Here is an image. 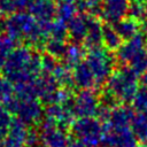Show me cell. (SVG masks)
Returning a JSON list of instances; mask_svg holds the SVG:
<instances>
[{"instance_id": "1", "label": "cell", "mask_w": 147, "mask_h": 147, "mask_svg": "<svg viewBox=\"0 0 147 147\" xmlns=\"http://www.w3.org/2000/svg\"><path fill=\"white\" fill-rule=\"evenodd\" d=\"M3 76L15 85L36 80L41 71V57L31 48L22 46L14 48L2 69Z\"/></svg>"}, {"instance_id": "2", "label": "cell", "mask_w": 147, "mask_h": 147, "mask_svg": "<svg viewBox=\"0 0 147 147\" xmlns=\"http://www.w3.org/2000/svg\"><path fill=\"white\" fill-rule=\"evenodd\" d=\"M139 76L129 67H122L113 72L106 83L105 93L113 96L117 102H132L139 90Z\"/></svg>"}, {"instance_id": "3", "label": "cell", "mask_w": 147, "mask_h": 147, "mask_svg": "<svg viewBox=\"0 0 147 147\" xmlns=\"http://www.w3.org/2000/svg\"><path fill=\"white\" fill-rule=\"evenodd\" d=\"M71 132L85 146L98 147L103 141L105 125L95 117H79L71 124Z\"/></svg>"}, {"instance_id": "4", "label": "cell", "mask_w": 147, "mask_h": 147, "mask_svg": "<svg viewBox=\"0 0 147 147\" xmlns=\"http://www.w3.org/2000/svg\"><path fill=\"white\" fill-rule=\"evenodd\" d=\"M11 114L17 116V119L25 125H36L40 122L44 109L42 105L37 98L17 95L5 106Z\"/></svg>"}, {"instance_id": "5", "label": "cell", "mask_w": 147, "mask_h": 147, "mask_svg": "<svg viewBox=\"0 0 147 147\" xmlns=\"http://www.w3.org/2000/svg\"><path fill=\"white\" fill-rule=\"evenodd\" d=\"M85 63L94 77L96 87L107 83L114 72V57L107 49L102 47L91 49L85 59Z\"/></svg>"}, {"instance_id": "6", "label": "cell", "mask_w": 147, "mask_h": 147, "mask_svg": "<svg viewBox=\"0 0 147 147\" xmlns=\"http://www.w3.org/2000/svg\"><path fill=\"white\" fill-rule=\"evenodd\" d=\"M100 106L99 96L93 90H80L72 100L74 113L79 117L98 116Z\"/></svg>"}, {"instance_id": "7", "label": "cell", "mask_w": 147, "mask_h": 147, "mask_svg": "<svg viewBox=\"0 0 147 147\" xmlns=\"http://www.w3.org/2000/svg\"><path fill=\"white\" fill-rule=\"evenodd\" d=\"M39 134L44 147H67L69 144V138L65 130L48 118H45L41 122Z\"/></svg>"}, {"instance_id": "8", "label": "cell", "mask_w": 147, "mask_h": 147, "mask_svg": "<svg viewBox=\"0 0 147 147\" xmlns=\"http://www.w3.org/2000/svg\"><path fill=\"white\" fill-rule=\"evenodd\" d=\"M103 142L107 145V147H138V140L131 127H105Z\"/></svg>"}, {"instance_id": "9", "label": "cell", "mask_w": 147, "mask_h": 147, "mask_svg": "<svg viewBox=\"0 0 147 147\" xmlns=\"http://www.w3.org/2000/svg\"><path fill=\"white\" fill-rule=\"evenodd\" d=\"M134 111L132 108L125 105H117L110 109L109 117L106 123H103L105 127L108 129H123L131 127V123L134 117Z\"/></svg>"}, {"instance_id": "10", "label": "cell", "mask_w": 147, "mask_h": 147, "mask_svg": "<svg viewBox=\"0 0 147 147\" xmlns=\"http://www.w3.org/2000/svg\"><path fill=\"white\" fill-rule=\"evenodd\" d=\"M46 118L51 119L59 126L63 127L67 125H71L74 123L75 113L72 109V103L62 105V103H53L48 105L45 110Z\"/></svg>"}, {"instance_id": "11", "label": "cell", "mask_w": 147, "mask_h": 147, "mask_svg": "<svg viewBox=\"0 0 147 147\" xmlns=\"http://www.w3.org/2000/svg\"><path fill=\"white\" fill-rule=\"evenodd\" d=\"M28 125L16 119L13 122L9 131L2 138L3 147H28Z\"/></svg>"}, {"instance_id": "12", "label": "cell", "mask_w": 147, "mask_h": 147, "mask_svg": "<svg viewBox=\"0 0 147 147\" xmlns=\"http://www.w3.org/2000/svg\"><path fill=\"white\" fill-rule=\"evenodd\" d=\"M144 45H145V40H144L142 36L136 34L126 44L122 45L118 48V51H117V59L122 63H127L129 64L131 59L136 54H138L140 51L144 49Z\"/></svg>"}, {"instance_id": "13", "label": "cell", "mask_w": 147, "mask_h": 147, "mask_svg": "<svg viewBox=\"0 0 147 147\" xmlns=\"http://www.w3.org/2000/svg\"><path fill=\"white\" fill-rule=\"evenodd\" d=\"M72 77H74V84L82 90H92L93 87H96L94 77L90 68L85 63V61H83L74 69Z\"/></svg>"}, {"instance_id": "14", "label": "cell", "mask_w": 147, "mask_h": 147, "mask_svg": "<svg viewBox=\"0 0 147 147\" xmlns=\"http://www.w3.org/2000/svg\"><path fill=\"white\" fill-rule=\"evenodd\" d=\"M102 36H103V28L100 25V23L94 20L93 21L90 20L87 34L85 38V45L91 49L100 47V45L102 44Z\"/></svg>"}, {"instance_id": "15", "label": "cell", "mask_w": 147, "mask_h": 147, "mask_svg": "<svg viewBox=\"0 0 147 147\" xmlns=\"http://www.w3.org/2000/svg\"><path fill=\"white\" fill-rule=\"evenodd\" d=\"M131 130L138 141L147 144V113H138L131 123Z\"/></svg>"}, {"instance_id": "16", "label": "cell", "mask_w": 147, "mask_h": 147, "mask_svg": "<svg viewBox=\"0 0 147 147\" xmlns=\"http://www.w3.org/2000/svg\"><path fill=\"white\" fill-rule=\"evenodd\" d=\"M87 29H88V21L80 17H76V18L74 17L69 23L68 32L75 41H82L85 40L86 38Z\"/></svg>"}, {"instance_id": "17", "label": "cell", "mask_w": 147, "mask_h": 147, "mask_svg": "<svg viewBox=\"0 0 147 147\" xmlns=\"http://www.w3.org/2000/svg\"><path fill=\"white\" fill-rule=\"evenodd\" d=\"M63 59H64L65 65L75 69L78 64H80L83 62L84 51L78 44H71V45L67 46V51H65Z\"/></svg>"}, {"instance_id": "18", "label": "cell", "mask_w": 147, "mask_h": 147, "mask_svg": "<svg viewBox=\"0 0 147 147\" xmlns=\"http://www.w3.org/2000/svg\"><path fill=\"white\" fill-rule=\"evenodd\" d=\"M51 75L59 84V86H62V88H69L74 84L72 72L70 68L65 64H57V67L54 69V71Z\"/></svg>"}, {"instance_id": "19", "label": "cell", "mask_w": 147, "mask_h": 147, "mask_svg": "<svg viewBox=\"0 0 147 147\" xmlns=\"http://www.w3.org/2000/svg\"><path fill=\"white\" fill-rule=\"evenodd\" d=\"M16 96L15 84L10 82L7 77L0 76V102L2 106H6Z\"/></svg>"}, {"instance_id": "20", "label": "cell", "mask_w": 147, "mask_h": 147, "mask_svg": "<svg viewBox=\"0 0 147 147\" xmlns=\"http://www.w3.org/2000/svg\"><path fill=\"white\" fill-rule=\"evenodd\" d=\"M123 0H108L105 6V15L108 21L116 22L119 20V17L123 14V7H122Z\"/></svg>"}, {"instance_id": "21", "label": "cell", "mask_w": 147, "mask_h": 147, "mask_svg": "<svg viewBox=\"0 0 147 147\" xmlns=\"http://www.w3.org/2000/svg\"><path fill=\"white\" fill-rule=\"evenodd\" d=\"M102 42L108 49H118L122 45V38L119 34L115 31V29L106 26L103 28V36H102Z\"/></svg>"}, {"instance_id": "22", "label": "cell", "mask_w": 147, "mask_h": 147, "mask_svg": "<svg viewBox=\"0 0 147 147\" xmlns=\"http://www.w3.org/2000/svg\"><path fill=\"white\" fill-rule=\"evenodd\" d=\"M129 68H131L138 76H141L147 71V51L142 49L136 54L129 62Z\"/></svg>"}, {"instance_id": "23", "label": "cell", "mask_w": 147, "mask_h": 147, "mask_svg": "<svg viewBox=\"0 0 147 147\" xmlns=\"http://www.w3.org/2000/svg\"><path fill=\"white\" fill-rule=\"evenodd\" d=\"M115 31L119 34L123 39H131L136 36L137 32V24L133 21H121L117 22L115 25Z\"/></svg>"}, {"instance_id": "24", "label": "cell", "mask_w": 147, "mask_h": 147, "mask_svg": "<svg viewBox=\"0 0 147 147\" xmlns=\"http://www.w3.org/2000/svg\"><path fill=\"white\" fill-rule=\"evenodd\" d=\"M15 42L10 37H0V70L3 69L6 61L14 51Z\"/></svg>"}, {"instance_id": "25", "label": "cell", "mask_w": 147, "mask_h": 147, "mask_svg": "<svg viewBox=\"0 0 147 147\" xmlns=\"http://www.w3.org/2000/svg\"><path fill=\"white\" fill-rule=\"evenodd\" d=\"M46 49H47V54L52 55L55 59H60V57L64 56L65 51H67V46H65L63 40L51 39L46 44Z\"/></svg>"}, {"instance_id": "26", "label": "cell", "mask_w": 147, "mask_h": 147, "mask_svg": "<svg viewBox=\"0 0 147 147\" xmlns=\"http://www.w3.org/2000/svg\"><path fill=\"white\" fill-rule=\"evenodd\" d=\"M11 113L2 105H0V138H3L13 124Z\"/></svg>"}, {"instance_id": "27", "label": "cell", "mask_w": 147, "mask_h": 147, "mask_svg": "<svg viewBox=\"0 0 147 147\" xmlns=\"http://www.w3.org/2000/svg\"><path fill=\"white\" fill-rule=\"evenodd\" d=\"M132 107L137 113H147V90L139 88L132 100Z\"/></svg>"}, {"instance_id": "28", "label": "cell", "mask_w": 147, "mask_h": 147, "mask_svg": "<svg viewBox=\"0 0 147 147\" xmlns=\"http://www.w3.org/2000/svg\"><path fill=\"white\" fill-rule=\"evenodd\" d=\"M56 67H57V62L55 57H53L49 54L41 56V71L44 74H52Z\"/></svg>"}, {"instance_id": "29", "label": "cell", "mask_w": 147, "mask_h": 147, "mask_svg": "<svg viewBox=\"0 0 147 147\" xmlns=\"http://www.w3.org/2000/svg\"><path fill=\"white\" fill-rule=\"evenodd\" d=\"M38 140H40V134L33 130V129H29L28 132V140H26V145L28 147H33L38 144Z\"/></svg>"}, {"instance_id": "30", "label": "cell", "mask_w": 147, "mask_h": 147, "mask_svg": "<svg viewBox=\"0 0 147 147\" xmlns=\"http://www.w3.org/2000/svg\"><path fill=\"white\" fill-rule=\"evenodd\" d=\"M139 83H140V85H141L142 88L147 90V71L140 76V78H139Z\"/></svg>"}, {"instance_id": "31", "label": "cell", "mask_w": 147, "mask_h": 147, "mask_svg": "<svg viewBox=\"0 0 147 147\" xmlns=\"http://www.w3.org/2000/svg\"><path fill=\"white\" fill-rule=\"evenodd\" d=\"M67 147H87V146H85L84 144H82L80 141H78V140H72V141H69V144L67 145Z\"/></svg>"}, {"instance_id": "32", "label": "cell", "mask_w": 147, "mask_h": 147, "mask_svg": "<svg viewBox=\"0 0 147 147\" xmlns=\"http://www.w3.org/2000/svg\"><path fill=\"white\" fill-rule=\"evenodd\" d=\"M138 147H147V144H141V145L138 146Z\"/></svg>"}]
</instances>
